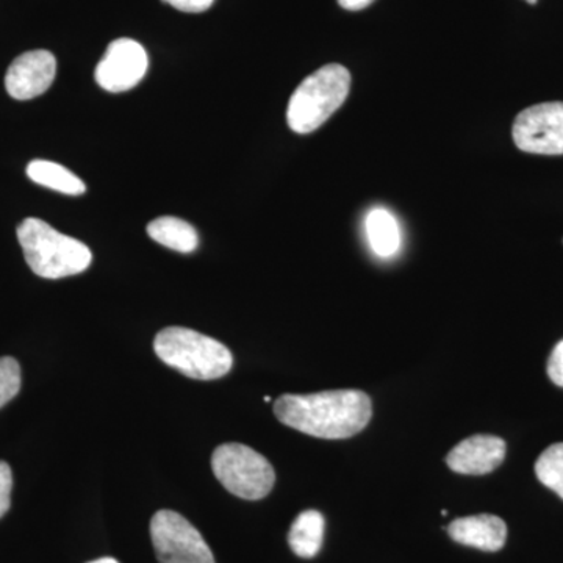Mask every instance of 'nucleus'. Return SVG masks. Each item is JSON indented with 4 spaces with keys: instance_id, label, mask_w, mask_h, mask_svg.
<instances>
[{
    "instance_id": "14",
    "label": "nucleus",
    "mask_w": 563,
    "mask_h": 563,
    "mask_svg": "<svg viewBox=\"0 0 563 563\" xmlns=\"http://www.w3.org/2000/svg\"><path fill=\"white\" fill-rule=\"evenodd\" d=\"M366 235L372 244L374 254L388 258L395 255L401 246V231L398 221L390 211L374 209L369 211L365 222Z\"/></svg>"
},
{
    "instance_id": "1",
    "label": "nucleus",
    "mask_w": 563,
    "mask_h": 563,
    "mask_svg": "<svg viewBox=\"0 0 563 563\" xmlns=\"http://www.w3.org/2000/svg\"><path fill=\"white\" fill-rule=\"evenodd\" d=\"M282 424L325 440L357 435L373 417L369 396L361 390H329L313 395H282L274 402Z\"/></svg>"
},
{
    "instance_id": "4",
    "label": "nucleus",
    "mask_w": 563,
    "mask_h": 563,
    "mask_svg": "<svg viewBox=\"0 0 563 563\" xmlns=\"http://www.w3.org/2000/svg\"><path fill=\"white\" fill-rule=\"evenodd\" d=\"M351 90L350 70L331 63L314 70L292 92L287 122L292 132L307 135L320 129L346 101Z\"/></svg>"
},
{
    "instance_id": "16",
    "label": "nucleus",
    "mask_w": 563,
    "mask_h": 563,
    "mask_svg": "<svg viewBox=\"0 0 563 563\" xmlns=\"http://www.w3.org/2000/svg\"><path fill=\"white\" fill-rule=\"evenodd\" d=\"M536 474L540 483L563 499V443H555L537 459Z\"/></svg>"
},
{
    "instance_id": "2",
    "label": "nucleus",
    "mask_w": 563,
    "mask_h": 563,
    "mask_svg": "<svg viewBox=\"0 0 563 563\" xmlns=\"http://www.w3.org/2000/svg\"><path fill=\"white\" fill-rule=\"evenodd\" d=\"M18 240L27 265L44 279H63L90 268L92 254L87 244L63 235L38 218L18 225Z\"/></svg>"
},
{
    "instance_id": "12",
    "label": "nucleus",
    "mask_w": 563,
    "mask_h": 563,
    "mask_svg": "<svg viewBox=\"0 0 563 563\" xmlns=\"http://www.w3.org/2000/svg\"><path fill=\"white\" fill-rule=\"evenodd\" d=\"M324 517L318 510L299 514L288 532V544L292 553L302 559H312L320 553L324 540Z\"/></svg>"
},
{
    "instance_id": "8",
    "label": "nucleus",
    "mask_w": 563,
    "mask_h": 563,
    "mask_svg": "<svg viewBox=\"0 0 563 563\" xmlns=\"http://www.w3.org/2000/svg\"><path fill=\"white\" fill-rule=\"evenodd\" d=\"M150 57L140 43L120 38L110 43L96 68V81L110 92L132 90L146 76Z\"/></svg>"
},
{
    "instance_id": "17",
    "label": "nucleus",
    "mask_w": 563,
    "mask_h": 563,
    "mask_svg": "<svg viewBox=\"0 0 563 563\" xmlns=\"http://www.w3.org/2000/svg\"><path fill=\"white\" fill-rule=\"evenodd\" d=\"M21 390V366L16 358L0 357V409Z\"/></svg>"
},
{
    "instance_id": "21",
    "label": "nucleus",
    "mask_w": 563,
    "mask_h": 563,
    "mask_svg": "<svg viewBox=\"0 0 563 563\" xmlns=\"http://www.w3.org/2000/svg\"><path fill=\"white\" fill-rule=\"evenodd\" d=\"M374 0H339L340 7L344 10L358 11L372 5Z\"/></svg>"
},
{
    "instance_id": "9",
    "label": "nucleus",
    "mask_w": 563,
    "mask_h": 563,
    "mask_svg": "<svg viewBox=\"0 0 563 563\" xmlns=\"http://www.w3.org/2000/svg\"><path fill=\"white\" fill-rule=\"evenodd\" d=\"M57 60L49 51H31L11 63L5 76L7 92L16 101H31L49 90Z\"/></svg>"
},
{
    "instance_id": "5",
    "label": "nucleus",
    "mask_w": 563,
    "mask_h": 563,
    "mask_svg": "<svg viewBox=\"0 0 563 563\" xmlns=\"http://www.w3.org/2000/svg\"><path fill=\"white\" fill-rule=\"evenodd\" d=\"M211 468L225 490L257 501L273 490L276 473L268 459L240 443H225L211 455Z\"/></svg>"
},
{
    "instance_id": "23",
    "label": "nucleus",
    "mask_w": 563,
    "mask_h": 563,
    "mask_svg": "<svg viewBox=\"0 0 563 563\" xmlns=\"http://www.w3.org/2000/svg\"><path fill=\"white\" fill-rule=\"evenodd\" d=\"M528 2L531 3V5H536L537 0H528Z\"/></svg>"
},
{
    "instance_id": "20",
    "label": "nucleus",
    "mask_w": 563,
    "mask_h": 563,
    "mask_svg": "<svg viewBox=\"0 0 563 563\" xmlns=\"http://www.w3.org/2000/svg\"><path fill=\"white\" fill-rule=\"evenodd\" d=\"M184 13H202L213 5L214 0H162Z\"/></svg>"
},
{
    "instance_id": "15",
    "label": "nucleus",
    "mask_w": 563,
    "mask_h": 563,
    "mask_svg": "<svg viewBox=\"0 0 563 563\" xmlns=\"http://www.w3.org/2000/svg\"><path fill=\"white\" fill-rule=\"evenodd\" d=\"M29 179L51 190L68 196H81L87 191V185L73 172L58 163L33 161L27 166Z\"/></svg>"
},
{
    "instance_id": "11",
    "label": "nucleus",
    "mask_w": 563,
    "mask_h": 563,
    "mask_svg": "<svg viewBox=\"0 0 563 563\" xmlns=\"http://www.w3.org/2000/svg\"><path fill=\"white\" fill-rule=\"evenodd\" d=\"M448 532L454 542L477 548L487 553L503 550L507 540V526L504 520L488 514L457 518L448 526Z\"/></svg>"
},
{
    "instance_id": "3",
    "label": "nucleus",
    "mask_w": 563,
    "mask_h": 563,
    "mask_svg": "<svg viewBox=\"0 0 563 563\" xmlns=\"http://www.w3.org/2000/svg\"><path fill=\"white\" fill-rule=\"evenodd\" d=\"M154 351L163 363L191 379H220L233 365L232 352L224 344L177 325L157 333Z\"/></svg>"
},
{
    "instance_id": "19",
    "label": "nucleus",
    "mask_w": 563,
    "mask_h": 563,
    "mask_svg": "<svg viewBox=\"0 0 563 563\" xmlns=\"http://www.w3.org/2000/svg\"><path fill=\"white\" fill-rule=\"evenodd\" d=\"M548 376L558 387H563V340L555 344L548 361Z\"/></svg>"
},
{
    "instance_id": "18",
    "label": "nucleus",
    "mask_w": 563,
    "mask_h": 563,
    "mask_svg": "<svg viewBox=\"0 0 563 563\" xmlns=\"http://www.w3.org/2000/svg\"><path fill=\"white\" fill-rule=\"evenodd\" d=\"M11 488H13V474L9 463L0 462V518L10 510Z\"/></svg>"
},
{
    "instance_id": "13",
    "label": "nucleus",
    "mask_w": 563,
    "mask_h": 563,
    "mask_svg": "<svg viewBox=\"0 0 563 563\" xmlns=\"http://www.w3.org/2000/svg\"><path fill=\"white\" fill-rule=\"evenodd\" d=\"M147 233L154 242L181 254H190L199 246V235L190 222L174 217L157 218L147 224Z\"/></svg>"
},
{
    "instance_id": "22",
    "label": "nucleus",
    "mask_w": 563,
    "mask_h": 563,
    "mask_svg": "<svg viewBox=\"0 0 563 563\" xmlns=\"http://www.w3.org/2000/svg\"><path fill=\"white\" fill-rule=\"evenodd\" d=\"M88 563H120V562H118L117 559L102 558V559H98V561H92V562H88Z\"/></svg>"
},
{
    "instance_id": "6",
    "label": "nucleus",
    "mask_w": 563,
    "mask_h": 563,
    "mask_svg": "<svg viewBox=\"0 0 563 563\" xmlns=\"http://www.w3.org/2000/svg\"><path fill=\"white\" fill-rule=\"evenodd\" d=\"M151 537L161 563H214L201 532L173 510H161L152 517Z\"/></svg>"
},
{
    "instance_id": "10",
    "label": "nucleus",
    "mask_w": 563,
    "mask_h": 563,
    "mask_svg": "<svg viewBox=\"0 0 563 563\" xmlns=\"http://www.w3.org/2000/svg\"><path fill=\"white\" fill-rule=\"evenodd\" d=\"M506 442L495 435H473L463 440L448 454L450 470L459 474H488L506 459Z\"/></svg>"
},
{
    "instance_id": "7",
    "label": "nucleus",
    "mask_w": 563,
    "mask_h": 563,
    "mask_svg": "<svg viewBox=\"0 0 563 563\" xmlns=\"http://www.w3.org/2000/svg\"><path fill=\"white\" fill-rule=\"evenodd\" d=\"M512 136L518 150L539 155L563 154V102L529 107L515 118Z\"/></svg>"
}]
</instances>
